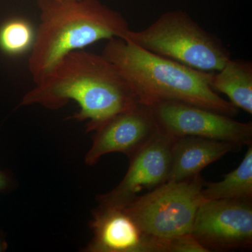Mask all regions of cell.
<instances>
[{"instance_id":"9a60e30c","label":"cell","mask_w":252,"mask_h":252,"mask_svg":"<svg viewBox=\"0 0 252 252\" xmlns=\"http://www.w3.org/2000/svg\"><path fill=\"white\" fill-rule=\"evenodd\" d=\"M166 252H207L191 233L180 235L169 240Z\"/></svg>"},{"instance_id":"277c9868","label":"cell","mask_w":252,"mask_h":252,"mask_svg":"<svg viewBox=\"0 0 252 252\" xmlns=\"http://www.w3.org/2000/svg\"><path fill=\"white\" fill-rule=\"evenodd\" d=\"M124 39L202 72H218L231 58L220 39L203 29L184 11L164 13L142 31L130 30Z\"/></svg>"},{"instance_id":"7a4b0ae2","label":"cell","mask_w":252,"mask_h":252,"mask_svg":"<svg viewBox=\"0 0 252 252\" xmlns=\"http://www.w3.org/2000/svg\"><path fill=\"white\" fill-rule=\"evenodd\" d=\"M102 55L120 71L140 103L178 101L232 118L238 114L237 107L212 89L214 73L192 69L122 38L109 39Z\"/></svg>"},{"instance_id":"ac0fdd59","label":"cell","mask_w":252,"mask_h":252,"mask_svg":"<svg viewBox=\"0 0 252 252\" xmlns=\"http://www.w3.org/2000/svg\"><path fill=\"white\" fill-rule=\"evenodd\" d=\"M59 1H72V0H59Z\"/></svg>"},{"instance_id":"30bf717a","label":"cell","mask_w":252,"mask_h":252,"mask_svg":"<svg viewBox=\"0 0 252 252\" xmlns=\"http://www.w3.org/2000/svg\"><path fill=\"white\" fill-rule=\"evenodd\" d=\"M89 228L93 237L85 252H158L125 209L97 205L92 210Z\"/></svg>"},{"instance_id":"e0dca14e","label":"cell","mask_w":252,"mask_h":252,"mask_svg":"<svg viewBox=\"0 0 252 252\" xmlns=\"http://www.w3.org/2000/svg\"><path fill=\"white\" fill-rule=\"evenodd\" d=\"M8 248V243L6 242V237L2 230L0 229V252H6Z\"/></svg>"},{"instance_id":"8992f818","label":"cell","mask_w":252,"mask_h":252,"mask_svg":"<svg viewBox=\"0 0 252 252\" xmlns=\"http://www.w3.org/2000/svg\"><path fill=\"white\" fill-rule=\"evenodd\" d=\"M149 107L158 130L176 138L195 136L242 147L252 144V122H238L220 113L178 101H159Z\"/></svg>"},{"instance_id":"6da1fadb","label":"cell","mask_w":252,"mask_h":252,"mask_svg":"<svg viewBox=\"0 0 252 252\" xmlns=\"http://www.w3.org/2000/svg\"><path fill=\"white\" fill-rule=\"evenodd\" d=\"M23 97L19 106L61 109L70 101L79 107L71 117L87 122L93 132L118 113L140 103L118 68L102 55L77 50L66 55Z\"/></svg>"},{"instance_id":"8fae6325","label":"cell","mask_w":252,"mask_h":252,"mask_svg":"<svg viewBox=\"0 0 252 252\" xmlns=\"http://www.w3.org/2000/svg\"><path fill=\"white\" fill-rule=\"evenodd\" d=\"M241 148L239 144L225 141L195 136L177 137L172 147L167 182H178L199 175L212 162Z\"/></svg>"},{"instance_id":"9c48e42d","label":"cell","mask_w":252,"mask_h":252,"mask_svg":"<svg viewBox=\"0 0 252 252\" xmlns=\"http://www.w3.org/2000/svg\"><path fill=\"white\" fill-rule=\"evenodd\" d=\"M158 132L149 106L140 102L109 118L93 131L92 145L85 156L86 165L94 166L111 153L124 154L129 158Z\"/></svg>"},{"instance_id":"3957f363","label":"cell","mask_w":252,"mask_h":252,"mask_svg":"<svg viewBox=\"0 0 252 252\" xmlns=\"http://www.w3.org/2000/svg\"><path fill=\"white\" fill-rule=\"evenodd\" d=\"M40 23L28 64L34 83L66 55L97 41L124 39L130 31L122 14L99 0H38Z\"/></svg>"},{"instance_id":"5bb4252c","label":"cell","mask_w":252,"mask_h":252,"mask_svg":"<svg viewBox=\"0 0 252 252\" xmlns=\"http://www.w3.org/2000/svg\"><path fill=\"white\" fill-rule=\"evenodd\" d=\"M31 25L23 19L10 20L0 28V49L8 54H18L34 41Z\"/></svg>"},{"instance_id":"7c38bea8","label":"cell","mask_w":252,"mask_h":252,"mask_svg":"<svg viewBox=\"0 0 252 252\" xmlns=\"http://www.w3.org/2000/svg\"><path fill=\"white\" fill-rule=\"evenodd\" d=\"M211 87L217 94H224L238 109L252 114V63L232 59L213 74Z\"/></svg>"},{"instance_id":"ba28073f","label":"cell","mask_w":252,"mask_h":252,"mask_svg":"<svg viewBox=\"0 0 252 252\" xmlns=\"http://www.w3.org/2000/svg\"><path fill=\"white\" fill-rule=\"evenodd\" d=\"M175 139L159 130L148 143L129 158L130 165L120 183L108 193L97 195V204L123 208L144 190L151 191L167 182Z\"/></svg>"},{"instance_id":"5b68a950","label":"cell","mask_w":252,"mask_h":252,"mask_svg":"<svg viewBox=\"0 0 252 252\" xmlns=\"http://www.w3.org/2000/svg\"><path fill=\"white\" fill-rule=\"evenodd\" d=\"M205 180L200 174L178 182H167L123 207L146 236L166 252L167 242L191 233L195 214L204 199Z\"/></svg>"},{"instance_id":"2e32d148","label":"cell","mask_w":252,"mask_h":252,"mask_svg":"<svg viewBox=\"0 0 252 252\" xmlns=\"http://www.w3.org/2000/svg\"><path fill=\"white\" fill-rule=\"evenodd\" d=\"M16 187V179L12 172L0 168V193H8Z\"/></svg>"},{"instance_id":"4fadbf2b","label":"cell","mask_w":252,"mask_h":252,"mask_svg":"<svg viewBox=\"0 0 252 252\" xmlns=\"http://www.w3.org/2000/svg\"><path fill=\"white\" fill-rule=\"evenodd\" d=\"M238 167L220 182H205L202 195L205 200H252V144Z\"/></svg>"},{"instance_id":"52a82bcc","label":"cell","mask_w":252,"mask_h":252,"mask_svg":"<svg viewBox=\"0 0 252 252\" xmlns=\"http://www.w3.org/2000/svg\"><path fill=\"white\" fill-rule=\"evenodd\" d=\"M191 234L207 252L252 250V200H204Z\"/></svg>"}]
</instances>
